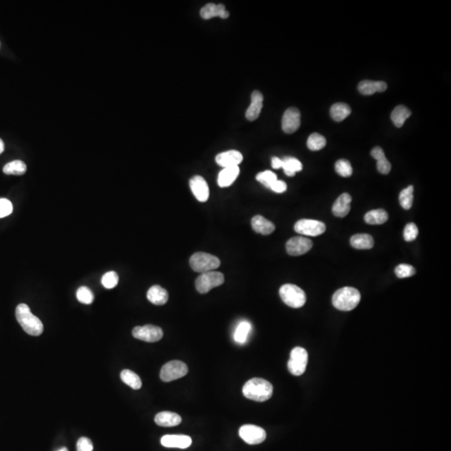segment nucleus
I'll use <instances>...</instances> for the list:
<instances>
[{
    "label": "nucleus",
    "instance_id": "nucleus-14",
    "mask_svg": "<svg viewBox=\"0 0 451 451\" xmlns=\"http://www.w3.org/2000/svg\"><path fill=\"white\" fill-rule=\"evenodd\" d=\"M191 191L201 203H206L209 198V187L203 176H195L190 180Z\"/></svg>",
    "mask_w": 451,
    "mask_h": 451
},
{
    "label": "nucleus",
    "instance_id": "nucleus-29",
    "mask_svg": "<svg viewBox=\"0 0 451 451\" xmlns=\"http://www.w3.org/2000/svg\"><path fill=\"white\" fill-rule=\"evenodd\" d=\"M411 116V112L405 105H398L393 109L391 114V120L396 127H402L405 120Z\"/></svg>",
    "mask_w": 451,
    "mask_h": 451
},
{
    "label": "nucleus",
    "instance_id": "nucleus-22",
    "mask_svg": "<svg viewBox=\"0 0 451 451\" xmlns=\"http://www.w3.org/2000/svg\"><path fill=\"white\" fill-rule=\"evenodd\" d=\"M240 174L239 167H231L223 168L218 175V183L220 187H230Z\"/></svg>",
    "mask_w": 451,
    "mask_h": 451
},
{
    "label": "nucleus",
    "instance_id": "nucleus-8",
    "mask_svg": "<svg viewBox=\"0 0 451 451\" xmlns=\"http://www.w3.org/2000/svg\"><path fill=\"white\" fill-rule=\"evenodd\" d=\"M188 373V368L185 363L179 360H172L163 365L160 369V378L163 382H171L183 378Z\"/></svg>",
    "mask_w": 451,
    "mask_h": 451
},
{
    "label": "nucleus",
    "instance_id": "nucleus-11",
    "mask_svg": "<svg viewBox=\"0 0 451 451\" xmlns=\"http://www.w3.org/2000/svg\"><path fill=\"white\" fill-rule=\"evenodd\" d=\"M132 335L134 338L145 342H155L163 338V331L160 327L155 325H145L134 328Z\"/></svg>",
    "mask_w": 451,
    "mask_h": 451
},
{
    "label": "nucleus",
    "instance_id": "nucleus-42",
    "mask_svg": "<svg viewBox=\"0 0 451 451\" xmlns=\"http://www.w3.org/2000/svg\"><path fill=\"white\" fill-rule=\"evenodd\" d=\"M13 211V205L11 202L5 199V198H1L0 199V218H5L12 213Z\"/></svg>",
    "mask_w": 451,
    "mask_h": 451
},
{
    "label": "nucleus",
    "instance_id": "nucleus-15",
    "mask_svg": "<svg viewBox=\"0 0 451 451\" xmlns=\"http://www.w3.org/2000/svg\"><path fill=\"white\" fill-rule=\"evenodd\" d=\"M243 156L239 151L231 150L225 151L223 153L218 154L216 156V163L223 168L227 167H238L242 163Z\"/></svg>",
    "mask_w": 451,
    "mask_h": 451
},
{
    "label": "nucleus",
    "instance_id": "nucleus-46",
    "mask_svg": "<svg viewBox=\"0 0 451 451\" xmlns=\"http://www.w3.org/2000/svg\"><path fill=\"white\" fill-rule=\"evenodd\" d=\"M5 151V143L3 141L2 139L0 138V155Z\"/></svg>",
    "mask_w": 451,
    "mask_h": 451
},
{
    "label": "nucleus",
    "instance_id": "nucleus-1",
    "mask_svg": "<svg viewBox=\"0 0 451 451\" xmlns=\"http://www.w3.org/2000/svg\"><path fill=\"white\" fill-rule=\"evenodd\" d=\"M242 393L248 400L257 402H264L273 396L274 387L267 380L254 378L245 384L242 388Z\"/></svg>",
    "mask_w": 451,
    "mask_h": 451
},
{
    "label": "nucleus",
    "instance_id": "nucleus-2",
    "mask_svg": "<svg viewBox=\"0 0 451 451\" xmlns=\"http://www.w3.org/2000/svg\"><path fill=\"white\" fill-rule=\"evenodd\" d=\"M16 318L22 329L31 336H40L44 331V325L40 318L32 314L31 310L25 303H20L16 308Z\"/></svg>",
    "mask_w": 451,
    "mask_h": 451
},
{
    "label": "nucleus",
    "instance_id": "nucleus-13",
    "mask_svg": "<svg viewBox=\"0 0 451 451\" xmlns=\"http://www.w3.org/2000/svg\"><path fill=\"white\" fill-rule=\"evenodd\" d=\"M301 124V114L297 108L291 107L284 112L282 120V131L285 133H294Z\"/></svg>",
    "mask_w": 451,
    "mask_h": 451
},
{
    "label": "nucleus",
    "instance_id": "nucleus-12",
    "mask_svg": "<svg viewBox=\"0 0 451 451\" xmlns=\"http://www.w3.org/2000/svg\"><path fill=\"white\" fill-rule=\"evenodd\" d=\"M313 247V242L303 237H294L287 241L286 244L287 254L291 256H300L307 254Z\"/></svg>",
    "mask_w": 451,
    "mask_h": 451
},
{
    "label": "nucleus",
    "instance_id": "nucleus-18",
    "mask_svg": "<svg viewBox=\"0 0 451 451\" xmlns=\"http://www.w3.org/2000/svg\"><path fill=\"white\" fill-rule=\"evenodd\" d=\"M352 197L349 193H342L338 196L333 206V213L337 218H345L350 211Z\"/></svg>",
    "mask_w": 451,
    "mask_h": 451
},
{
    "label": "nucleus",
    "instance_id": "nucleus-3",
    "mask_svg": "<svg viewBox=\"0 0 451 451\" xmlns=\"http://www.w3.org/2000/svg\"><path fill=\"white\" fill-rule=\"evenodd\" d=\"M361 295L358 289L345 287L334 293L332 302L334 308L340 311H351L359 303Z\"/></svg>",
    "mask_w": 451,
    "mask_h": 451
},
{
    "label": "nucleus",
    "instance_id": "nucleus-36",
    "mask_svg": "<svg viewBox=\"0 0 451 451\" xmlns=\"http://www.w3.org/2000/svg\"><path fill=\"white\" fill-rule=\"evenodd\" d=\"M336 172L342 177H349L353 174V168L349 160L340 159L335 163Z\"/></svg>",
    "mask_w": 451,
    "mask_h": 451
},
{
    "label": "nucleus",
    "instance_id": "nucleus-5",
    "mask_svg": "<svg viewBox=\"0 0 451 451\" xmlns=\"http://www.w3.org/2000/svg\"><path fill=\"white\" fill-rule=\"evenodd\" d=\"M279 294L282 302L294 309L302 308L307 300L304 291L294 284L282 285L279 290Z\"/></svg>",
    "mask_w": 451,
    "mask_h": 451
},
{
    "label": "nucleus",
    "instance_id": "nucleus-44",
    "mask_svg": "<svg viewBox=\"0 0 451 451\" xmlns=\"http://www.w3.org/2000/svg\"><path fill=\"white\" fill-rule=\"evenodd\" d=\"M287 184L283 181H276L275 183H273L270 189L273 190L276 193H283L284 191H287Z\"/></svg>",
    "mask_w": 451,
    "mask_h": 451
},
{
    "label": "nucleus",
    "instance_id": "nucleus-37",
    "mask_svg": "<svg viewBox=\"0 0 451 451\" xmlns=\"http://www.w3.org/2000/svg\"><path fill=\"white\" fill-rule=\"evenodd\" d=\"M256 179L265 187L270 188L273 183H275L276 181L278 180V177L273 171H265L258 173L256 176Z\"/></svg>",
    "mask_w": 451,
    "mask_h": 451
},
{
    "label": "nucleus",
    "instance_id": "nucleus-39",
    "mask_svg": "<svg viewBox=\"0 0 451 451\" xmlns=\"http://www.w3.org/2000/svg\"><path fill=\"white\" fill-rule=\"evenodd\" d=\"M101 282L105 288H114L117 286L118 282H119V276L116 272H108L105 275L103 276Z\"/></svg>",
    "mask_w": 451,
    "mask_h": 451
},
{
    "label": "nucleus",
    "instance_id": "nucleus-28",
    "mask_svg": "<svg viewBox=\"0 0 451 451\" xmlns=\"http://www.w3.org/2000/svg\"><path fill=\"white\" fill-rule=\"evenodd\" d=\"M389 219L387 211L383 209L372 210L368 211L365 216V223L369 225H381Z\"/></svg>",
    "mask_w": 451,
    "mask_h": 451
},
{
    "label": "nucleus",
    "instance_id": "nucleus-17",
    "mask_svg": "<svg viewBox=\"0 0 451 451\" xmlns=\"http://www.w3.org/2000/svg\"><path fill=\"white\" fill-rule=\"evenodd\" d=\"M251 105L247 108L246 117L250 121H254L260 116L263 105V96L260 92L255 91L251 94Z\"/></svg>",
    "mask_w": 451,
    "mask_h": 451
},
{
    "label": "nucleus",
    "instance_id": "nucleus-32",
    "mask_svg": "<svg viewBox=\"0 0 451 451\" xmlns=\"http://www.w3.org/2000/svg\"><path fill=\"white\" fill-rule=\"evenodd\" d=\"M27 171V167L25 163L22 160H13L11 163H7L5 165L3 171L6 175H16L21 176L25 174Z\"/></svg>",
    "mask_w": 451,
    "mask_h": 451
},
{
    "label": "nucleus",
    "instance_id": "nucleus-38",
    "mask_svg": "<svg viewBox=\"0 0 451 451\" xmlns=\"http://www.w3.org/2000/svg\"><path fill=\"white\" fill-rule=\"evenodd\" d=\"M76 297L79 302L84 304H92L94 301V294L92 290L87 287H80L77 290Z\"/></svg>",
    "mask_w": 451,
    "mask_h": 451
},
{
    "label": "nucleus",
    "instance_id": "nucleus-41",
    "mask_svg": "<svg viewBox=\"0 0 451 451\" xmlns=\"http://www.w3.org/2000/svg\"><path fill=\"white\" fill-rule=\"evenodd\" d=\"M419 234V229L414 223H409L405 226L404 230V238L406 242L416 240Z\"/></svg>",
    "mask_w": 451,
    "mask_h": 451
},
{
    "label": "nucleus",
    "instance_id": "nucleus-9",
    "mask_svg": "<svg viewBox=\"0 0 451 451\" xmlns=\"http://www.w3.org/2000/svg\"><path fill=\"white\" fill-rule=\"evenodd\" d=\"M239 436L248 445H258L267 438L264 429L254 425H242L239 429Z\"/></svg>",
    "mask_w": 451,
    "mask_h": 451
},
{
    "label": "nucleus",
    "instance_id": "nucleus-10",
    "mask_svg": "<svg viewBox=\"0 0 451 451\" xmlns=\"http://www.w3.org/2000/svg\"><path fill=\"white\" fill-rule=\"evenodd\" d=\"M294 230L298 233L302 235L317 237L324 233L326 226L324 223L319 221L311 220V219H302L294 225Z\"/></svg>",
    "mask_w": 451,
    "mask_h": 451
},
{
    "label": "nucleus",
    "instance_id": "nucleus-31",
    "mask_svg": "<svg viewBox=\"0 0 451 451\" xmlns=\"http://www.w3.org/2000/svg\"><path fill=\"white\" fill-rule=\"evenodd\" d=\"M282 169L287 176H295L296 172L302 171V163L294 157H285L282 160Z\"/></svg>",
    "mask_w": 451,
    "mask_h": 451
},
{
    "label": "nucleus",
    "instance_id": "nucleus-33",
    "mask_svg": "<svg viewBox=\"0 0 451 451\" xmlns=\"http://www.w3.org/2000/svg\"><path fill=\"white\" fill-rule=\"evenodd\" d=\"M251 323L248 322H242L239 323L234 334V339L238 344H244L247 341L249 333L251 331Z\"/></svg>",
    "mask_w": 451,
    "mask_h": 451
},
{
    "label": "nucleus",
    "instance_id": "nucleus-34",
    "mask_svg": "<svg viewBox=\"0 0 451 451\" xmlns=\"http://www.w3.org/2000/svg\"><path fill=\"white\" fill-rule=\"evenodd\" d=\"M326 139L324 136L318 133L312 134L308 139L307 146L310 151H320L326 146Z\"/></svg>",
    "mask_w": 451,
    "mask_h": 451
},
{
    "label": "nucleus",
    "instance_id": "nucleus-16",
    "mask_svg": "<svg viewBox=\"0 0 451 451\" xmlns=\"http://www.w3.org/2000/svg\"><path fill=\"white\" fill-rule=\"evenodd\" d=\"M161 445L167 448H178L187 449L192 443L191 437L187 436H177V435H167L163 436L160 440Z\"/></svg>",
    "mask_w": 451,
    "mask_h": 451
},
{
    "label": "nucleus",
    "instance_id": "nucleus-21",
    "mask_svg": "<svg viewBox=\"0 0 451 451\" xmlns=\"http://www.w3.org/2000/svg\"><path fill=\"white\" fill-rule=\"evenodd\" d=\"M155 422L159 426L174 427L180 425L182 417L174 412L163 411L156 414Z\"/></svg>",
    "mask_w": 451,
    "mask_h": 451
},
{
    "label": "nucleus",
    "instance_id": "nucleus-27",
    "mask_svg": "<svg viewBox=\"0 0 451 451\" xmlns=\"http://www.w3.org/2000/svg\"><path fill=\"white\" fill-rule=\"evenodd\" d=\"M350 114H351V108L345 103H336L332 105L330 109V116L337 122L342 121Z\"/></svg>",
    "mask_w": 451,
    "mask_h": 451
},
{
    "label": "nucleus",
    "instance_id": "nucleus-23",
    "mask_svg": "<svg viewBox=\"0 0 451 451\" xmlns=\"http://www.w3.org/2000/svg\"><path fill=\"white\" fill-rule=\"evenodd\" d=\"M169 295L166 289L159 285H154L147 292V299L155 305H164L167 303Z\"/></svg>",
    "mask_w": 451,
    "mask_h": 451
},
{
    "label": "nucleus",
    "instance_id": "nucleus-43",
    "mask_svg": "<svg viewBox=\"0 0 451 451\" xmlns=\"http://www.w3.org/2000/svg\"><path fill=\"white\" fill-rule=\"evenodd\" d=\"M76 447H77V451L93 450L92 441L86 437H81V438L79 439Z\"/></svg>",
    "mask_w": 451,
    "mask_h": 451
},
{
    "label": "nucleus",
    "instance_id": "nucleus-24",
    "mask_svg": "<svg viewBox=\"0 0 451 451\" xmlns=\"http://www.w3.org/2000/svg\"><path fill=\"white\" fill-rule=\"evenodd\" d=\"M251 227L254 231L262 235H269L275 230V225L263 217L255 216L251 219Z\"/></svg>",
    "mask_w": 451,
    "mask_h": 451
},
{
    "label": "nucleus",
    "instance_id": "nucleus-35",
    "mask_svg": "<svg viewBox=\"0 0 451 451\" xmlns=\"http://www.w3.org/2000/svg\"><path fill=\"white\" fill-rule=\"evenodd\" d=\"M413 202V187L409 186L402 190L400 193V203L401 207L405 210L411 208Z\"/></svg>",
    "mask_w": 451,
    "mask_h": 451
},
{
    "label": "nucleus",
    "instance_id": "nucleus-20",
    "mask_svg": "<svg viewBox=\"0 0 451 451\" xmlns=\"http://www.w3.org/2000/svg\"><path fill=\"white\" fill-rule=\"evenodd\" d=\"M202 18L204 20H210L213 17H221L222 19H227L229 17V13L226 10L223 5H215V4H207L205 5L200 12Z\"/></svg>",
    "mask_w": 451,
    "mask_h": 451
},
{
    "label": "nucleus",
    "instance_id": "nucleus-45",
    "mask_svg": "<svg viewBox=\"0 0 451 451\" xmlns=\"http://www.w3.org/2000/svg\"><path fill=\"white\" fill-rule=\"evenodd\" d=\"M272 167L274 169H279L282 167V160L278 157L272 158Z\"/></svg>",
    "mask_w": 451,
    "mask_h": 451
},
{
    "label": "nucleus",
    "instance_id": "nucleus-26",
    "mask_svg": "<svg viewBox=\"0 0 451 451\" xmlns=\"http://www.w3.org/2000/svg\"><path fill=\"white\" fill-rule=\"evenodd\" d=\"M352 247L360 250L371 249L374 245L373 237L369 234H356L350 239Z\"/></svg>",
    "mask_w": 451,
    "mask_h": 451
},
{
    "label": "nucleus",
    "instance_id": "nucleus-47",
    "mask_svg": "<svg viewBox=\"0 0 451 451\" xmlns=\"http://www.w3.org/2000/svg\"><path fill=\"white\" fill-rule=\"evenodd\" d=\"M59 451H68V449H67V448H65V447H64V448H62V449H60Z\"/></svg>",
    "mask_w": 451,
    "mask_h": 451
},
{
    "label": "nucleus",
    "instance_id": "nucleus-40",
    "mask_svg": "<svg viewBox=\"0 0 451 451\" xmlns=\"http://www.w3.org/2000/svg\"><path fill=\"white\" fill-rule=\"evenodd\" d=\"M416 274V268L411 265L400 264L395 268V274L399 278H409Z\"/></svg>",
    "mask_w": 451,
    "mask_h": 451
},
{
    "label": "nucleus",
    "instance_id": "nucleus-7",
    "mask_svg": "<svg viewBox=\"0 0 451 451\" xmlns=\"http://www.w3.org/2000/svg\"><path fill=\"white\" fill-rule=\"evenodd\" d=\"M225 278L220 272H207L201 274L196 280V288L198 293L202 294H207L214 287H219L223 284Z\"/></svg>",
    "mask_w": 451,
    "mask_h": 451
},
{
    "label": "nucleus",
    "instance_id": "nucleus-4",
    "mask_svg": "<svg viewBox=\"0 0 451 451\" xmlns=\"http://www.w3.org/2000/svg\"><path fill=\"white\" fill-rule=\"evenodd\" d=\"M221 261L216 256L207 252H196L190 258V266L194 271L200 274L213 271L220 267Z\"/></svg>",
    "mask_w": 451,
    "mask_h": 451
},
{
    "label": "nucleus",
    "instance_id": "nucleus-30",
    "mask_svg": "<svg viewBox=\"0 0 451 451\" xmlns=\"http://www.w3.org/2000/svg\"><path fill=\"white\" fill-rule=\"evenodd\" d=\"M120 378H121V380L125 385L131 387V389L137 390V389H140L141 386H142V382H141V380H140L139 375H137L136 373H134L133 371H131L130 369H124V370H123L120 373Z\"/></svg>",
    "mask_w": 451,
    "mask_h": 451
},
{
    "label": "nucleus",
    "instance_id": "nucleus-25",
    "mask_svg": "<svg viewBox=\"0 0 451 451\" xmlns=\"http://www.w3.org/2000/svg\"><path fill=\"white\" fill-rule=\"evenodd\" d=\"M372 157L377 160V169L380 173L387 175L391 171V164L387 160L385 152L382 148L376 147L371 151Z\"/></svg>",
    "mask_w": 451,
    "mask_h": 451
},
{
    "label": "nucleus",
    "instance_id": "nucleus-19",
    "mask_svg": "<svg viewBox=\"0 0 451 451\" xmlns=\"http://www.w3.org/2000/svg\"><path fill=\"white\" fill-rule=\"evenodd\" d=\"M385 81H373V80H363L358 84V89L364 96H371L377 92H384L387 89Z\"/></svg>",
    "mask_w": 451,
    "mask_h": 451
},
{
    "label": "nucleus",
    "instance_id": "nucleus-6",
    "mask_svg": "<svg viewBox=\"0 0 451 451\" xmlns=\"http://www.w3.org/2000/svg\"><path fill=\"white\" fill-rule=\"evenodd\" d=\"M309 362V354L306 349L302 347H296L290 353L287 368L294 376H300L304 373Z\"/></svg>",
    "mask_w": 451,
    "mask_h": 451
}]
</instances>
